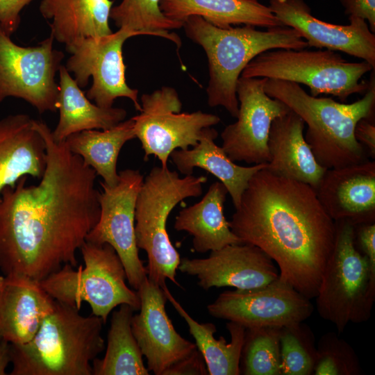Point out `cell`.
Masks as SVG:
<instances>
[{
    "instance_id": "cell-4",
    "label": "cell",
    "mask_w": 375,
    "mask_h": 375,
    "mask_svg": "<svg viewBox=\"0 0 375 375\" xmlns=\"http://www.w3.org/2000/svg\"><path fill=\"white\" fill-rule=\"evenodd\" d=\"M183 28L187 37L200 45L207 56L208 106H222L235 118L239 110L237 83L250 61L267 50L308 47L296 30L286 26L266 31L250 25L221 28L199 16H191L183 22Z\"/></svg>"
},
{
    "instance_id": "cell-35",
    "label": "cell",
    "mask_w": 375,
    "mask_h": 375,
    "mask_svg": "<svg viewBox=\"0 0 375 375\" xmlns=\"http://www.w3.org/2000/svg\"><path fill=\"white\" fill-rule=\"evenodd\" d=\"M33 0H0V26L11 36L19 28L22 10Z\"/></svg>"
},
{
    "instance_id": "cell-23",
    "label": "cell",
    "mask_w": 375,
    "mask_h": 375,
    "mask_svg": "<svg viewBox=\"0 0 375 375\" xmlns=\"http://www.w3.org/2000/svg\"><path fill=\"white\" fill-rule=\"evenodd\" d=\"M217 135L215 128H206L192 149H176L169 157L177 169L185 176L192 174L193 169L199 167L217 178L226 188L236 208L250 178L256 172L266 167L267 163L247 167L235 164L222 147L215 144Z\"/></svg>"
},
{
    "instance_id": "cell-41",
    "label": "cell",
    "mask_w": 375,
    "mask_h": 375,
    "mask_svg": "<svg viewBox=\"0 0 375 375\" xmlns=\"http://www.w3.org/2000/svg\"><path fill=\"white\" fill-rule=\"evenodd\" d=\"M1 337H0V341H1Z\"/></svg>"
},
{
    "instance_id": "cell-21",
    "label": "cell",
    "mask_w": 375,
    "mask_h": 375,
    "mask_svg": "<svg viewBox=\"0 0 375 375\" xmlns=\"http://www.w3.org/2000/svg\"><path fill=\"white\" fill-rule=\"evenodd\" d=\"M304 127L303 119L291 110L274 119L267 140L269 160L266 169L315 190L327 169L319 164L306 142Z\"/></svg>"
},
{
    "instance_id": "cell-38",
    "label": "cell",
    "mask_w": 375,
    "mask_h": 375,
    "mask_svg": "<svg viewBox=\"0 0 375 375\" xmlns=\"http://www.w3.org/2000/svg\"><path fill=\"white\" fill-rule=\"evenodd\" d=\"M355 240L360 251L375 269V223L355 226Z\"/></svg>"
},
{
    "instance_id": "cell-36",
    "label": "cell",
    "mask_w": 375,
    "mask_h": 375,
    "mask_svg": "<svg viewBox=\"0 0 375 375\" xmlns=\"http://www.w3.org/2000/svg\"><path fill=\"white\" fill-rule=\"evenodd\" d=\"M206 375L208 374L205 360L196 349L189 356L168 369L165 375Z\"/></svg>"
},
{
    "instance_id": "cell-20",
    "label": "cell",
    "mask_w": 375,
    "mask_h": 375,
    "mask_svg": "<svg viewBox=\"0 0 375 375\" xmlns=\"http://www.w3.org/2000/svg\"><path fill=\"white\" fill-rule=\"evenodd\" d=\"M55 304L40 281L22 274L0 276L1 338L10 344L27 343Z\"/></svg>"
},
{
    "instance_id": "cell-14",
    "label": "cell",
    "mask_w": 375,
    "mask_h": 375,
    "mask_svg": "<svg viewBox=\"0 0 375 375\" xmlns=\"http://www.w3.org/2000/svg\"><path fill=\"white\" fill-rule=\"evenodd\" d=\"M207 310L213 317L251 328L304 322L314 306L309 298L278 277L262 288L226 290L208 305Z\"/></svg>"
},
{
    "instance_id": "cell-18",
    "label": "cell",
    "mask_w": 375,
    "mask_h": 375,
    "mask_svg": "<svg viewBox=\"0 0 375 375\" xmlns=\"http://www.w3.org/2000/svg\"><path fill=\"white\" fill-rule=\"evenodd\" d=\"M268 6L281 24L296 30L308 47L345 53L375 68V34L364 19L349 16L347 25L326 22L314 17L303 0H269Z\"/></svg>"
},
{
    "instance_id": "cell-6",
    "label": "cell",
    "mask_w": 375,
    "mask_h": 375,
    "mask_svg": "<svg viewBox=\"0 0 375 375\" xmlns=\"http://www.w3.org/2000/svg\"><path fill=\"white\" fill-rule=\"evenodd\" d=\"M206 181L204 176L181 178L162 166L153 167L143 181L135 203L136 244L147 253L148 278L161 288L167 279L181 287L176 278L181 258L169 239L167 218L178 203L199 197Z\"/></svg>"
},
{
    "instance_id": "cell-28",
    "label": "cell",
    "mask_w": 375,
    "mask_h": 375,
    "mask_svg": "<svg viewBox=\"0 0 375 375\" xmlns=\"http://www.w3.org/2000/svg\"><path fill=\"white\" fill-rule=\"evenodd\" d=\"M167 300L188 326L195 340L197 349L201 353L210 375H239L240 360L244 344L245 328L228 322L226 326L231 335L230 342L223 336L214 337L215 325L210 322L199 323L194 319L173 297L167 285L162 287Z\"/></svg>"
},
{
    "instance_id": "cell-30",
    "label": "cell",
    "mask_w": 375,
    "mask_h": 375,
    "mask_svg": "<svg viewBox=\"0 0 375 375\" xmlns=\"http://www.w3.org/2000/svg\"><path fill=\"white\" fill-rule=\"evenodd\" d=\"M119 306L112 313L104 357L92 361V375H149L131 329L135 310L127 304Z\"/></svg>"
},
{
    "instance_id": "cell-40",
    "label": "cell",
    "mask_w": 375,
    "mask_h": 375,
    "mask_svg": "<svg viewBox=\"0 0 375 375\" xmlns=\"http://www.w3.org/2000/svg\"><path fill=\"white\" fill-rule=\"evenodd\" d=\"M10 362V343L1 339L0 341V375L6 374V369Z\"/></svg>"
},
{
    "instance_id": "cell-26",
    "label": "cell",
    "mask_w": 375,
    "mask_h": 375,
    "mask_svg": "<svg viewBox=\"0 0 375 375\" xmlns=\"http://www.w3.org/2000/svg\"><path fill=\"white\" fill-rule=\"evenodd\" d=\"M228 194L220 181L212 183L199 202L182 209L176 217L174 228L192 236L195 251L206 253L227 245L242 243L232 232L224 214Z\"/></svg>"
},
{
    "instance_id": "cell-32",
    "label": "cell",
    "mask_w": 375,
    "mask_h": 375,
    "mask_svg": "<svg viewBox=\"0 0 375 375\" xmlns=\"http://www.w3.org/2000/svg\"><path fill=\"white\" fill-rule=\"evenodd\" d=\"M280 328H245L240 360L244 375H281Z\"/></svg>"
},
{
    "instance_id": "cell-27",
    "label": "cell",
    "mask_w": 375,
    "mask_h": 375,
    "mask_svg": "<svg viewBox=\"0 0 375 375\" xmlns=\"http://www.w3.org/2000/svg\"><path fill=\"white\" fill-rule=\"evenodd\" d=\"M59 72L58 110L60 117L51 135L62 142L70 135L86 130H106L123 122L127 115L121 108H101L92 103L81 90L65 66Z\"/></svg>"
},
{
    "instance_id": "cell-11",
    "label": "cell",
    "mask_w": 375,
    "mask_h": 375,
    "mask_svg": "<svg viewBox=\"0 0 375 375\" xmlns=\"http://www.w3.org/2000/svg\"><path fill=\"white\" fill-rule=\"evenodd\" d=\"M50 35L38 45L15 43L0 26V103L22 99L40 113L56 112L59 84L55 77L65 54L53 48Z\"/></svg>"
},
{
    "instance_id": "cell-37",
    "label": "cell",
    "mask_w": 375,
    "mask_h": 375,
    "mask_svg": "<svg viewBox=\"0 0 375 375\" xmlns=\"http://www.w3.org/2000/svg\"><path fill=\"white\" fill-rule=\"evenodd\" d=\"M344 13L367 22L370 30L375 33V0H340Z\"/></svg>"
},
{
    "instance_id": "cell-5",
    "label": "cell",
    "mask_w": 375,
    "mask_h": 375,
    "mask_svg": "<svg viewBox=\"0 0 375 375\" xmlns=\"http://www.w3.org/2000/svg\"><path fill=\"white\" fill-rule=\"evenodd\" d=\"M103 319L56 301L27 343L10 344V375H92V361L105 349Z\"/></svg>"
},
{
    "instance_id": "cell-7",
    "label": "cell",
    "mask_w": 375,
    "mask_h": 375,
    "mask_svg": "<svg viewBox=\"0 0 375 375\" xmlns=\"http://www.w3.org/2000/svg\"><path fill=\"white\" fill-rule=\"evenodd\" d=\"M335 240L326 261L316 299L320 317L342 333L350 323L371 317L375 300V269L358 249L355 226L335 222Z\"/></svg>"
},
{
    "instance_id": "cell-9",
    "label": "cell",
    "mask_w": 375,
    "mask_h": 375,
    "mask_svg": "<svg viewBox=\"0 0 375 375\" xmlns=\"http://www.w3.org/2000/svg\"><path fill=\"white\" fill-rule=\"evenodd\" d=\"M372 70L374 68L367 62H349L334 51L276 49L255 57L240 76L303 84L313 97L331 94L344 102L353 94L367 92L369 81L362 78Z\"/></svg>"
},
{
    "instance_id": "cell-33",
    "label": "cell",
    "mask_w": 375,
    "mask_h": 375,
    "mask_svg": "<svg viewBox=\"0 0 375 375\" xmlns=\"http://www.w3.org/2000/svg\"><path fill=\"white\" fill-rule=\"evenodd\" d=\"M281 375L313 374L317 357L315 338L303 322L280 328Z\"/></svg>"
},
{
    "instance_id": "cell-22",
    "label": "cell",
    "mask_w": 375,
    "mask_h": 375,
    "mask_svg": "<svg viewBox=\"0 0 375 375\" xmlns=\"http://www.w3.org/2000/svg\"><path fill=\"white\" fill-rule=\"evenodd\" d=\"M26 114L0 119V194L25 176L40 179L47 164L45 142Z\"/></svg>"
},
{
    "instance_id": "cell-29",
    "label": "cell",
    "mask_w": 375,
    "mask_h": 375,
    "mask_svg": "<svg viewBox=\"0 0 375 375\" xmlns=\"http://www.w3.org/2000/svg\"><path fill=\"white\" fill-rule=\"evenodd\" d=\"M135 138L134 121L131 118L109 129L73 133L65 142L72 153L79 156L103 178L104 183L114 186L119 179L117 162L119 152L126 142Z\"/></svg>"
},
{
    "instance_id": "cell-31",
    "label": "cell",
    "mask_w": 375,
    "mask_h": 375,
    "mask_svg": "<svg viewBox=\"0 0 375 375\" xmlns=\"http://www.w3.org/2000/svg\"><path fill=\"white\" fill-rule=\"evenodd\" d=\"M160 0H122L112 6L110 19L119 28H126L140 35L162 37L179 48L180 38L170 30L181 28L183 22L172 20L160 8Z\"/></svg>"
},
{
    "instance_id": "cell-13",
    "label": "cell",
    "mask_w": 375,
    "mask_h": 375,
    "mask_svg": "<svg viewBox=\"0 0 375 375\" xmlns=\"http://www.w3.org/2000/svg\"><path fill=\"white\" fill-rule=\"evenodd\" d=\"M118 175L114 186L100 183V215L85 242L111 245L122 260L128 283L137 291L147 277V268L139 257L135 232V203L144 177L139 170L132 169L122 170Z\"/></svg>"
},
{
    "instance_id": "cell-10",
    "label": "cell",
    "mask_w": 375,
    "mask_h": 375,
    "mask_svg": "<svg viewBox=\"0 0 375 375\" xmlns=\"http://www.w3.org/2000/svg\"><path fill=\"white\" fill-rule=\"evenodd\" d=\"M140 106V113L132 117L135 138L144 152V160L154 156L163 167H167L172 151L196 145L202 131L221 120L216 115L201 110L181 112L178 94L169 86L142 94Z\"/></svg>"
},
{
    "instance_id": "cell-3",
    "label": "cell",
    "mask_w": 375,
    "mask_h": 375,
    "mask_svg": "<svg viewBox=\"0 0 375 375\" xmlns=\"http://www.w3.org/2000/svg\"><path fill=\"white\" fill-rule=\"evenodd\" d=\"M265 92L303 119L308 126L305 140L323 167L338 168L368 160L365 148L356 139L354 131L361 119H372L374 115V72L364 96L351 103L313 97L299 84L278 79L267 78Z\"/></svg>"
},
{
    "instance_id": "cell-15",
    "label": "cell",
    "mask_w": 375,
    "mask_h": 375,
    "mask_svg": "<svg viewBox=\"0 0 375 375\" xmlns=\"http://www.w3.org/2000/svg\"><path fill=\"white\" fill-rule=\"evenodd\" d=\"M267 79L240 76L238 81L237 121L226 126L221 133L222 147L233 162L267 163V140L272 123L290 110L283 102L265 93Z\"/></svg>"
},
{
    "instance_id": "cell-17",
    "label": "cell",
    "mask_w": 375,
    "mask_h": 375,
    "mask_svg": "<svg viewBox=\"0 0 375 375\" xmlns=\"http://www.w3.org/2000/svg\"><path fill=\"white\" fill-rule=\"evenodd\" d=\"M137 291L140 308L132 317V332L147 359L149 371L165 375L197 347L174 328L165 310L167 299L161 287L147 277Z\"/></svg>"
},
{
    "instance_id": "cell-16",
    "label": "cell",
    "mask_w": 375,
    "mask_h": 375,
    "mask_svg": "<svg viewBox=\"0 0 375 375\" xmlns=\"http://www.w3.org/2000/svg\"><path fill=\"white\" fill-rule=\"evenodd\" d=\"M178 269L194 276L203 290L225 286L238 290L264 287L279 277L274 260L258 247L239 243L212 251L205 258H181Z\"/></svg>"
},
{
    "instance_id": "cell-34",
    "label": "cell",
    "mask_w": 375,
    "mask_h": 375,
    "mask_svg": "<svg viewBox=\"0 0 375 375\" xmlns=\"http://www.w3.org/2000/svg\"><path fill=\"white\" fill-rule=\"evenodd\" d=\"M315 375H360L362 369L352 347L333 332L320 338L317 345Z\"/></svg>"
},
{
    "instance_id": "cell-8",
    "label": "cell",
    "mask_w": 375,
    "mask_h": 375,
    "mask_svg": "<svg viewBox=\"0 0 375 375\" xmlns=\"http://www.w3.org/2000/svg\"><path fill=\"white\" fill-rule=\"evenodd\" d=\"M84 261L77 269L66 264L40 281L42 288L56 301L79 310L83 302L92 314L104 324L110 313L121 304L135 311L140 308L138 291L126 284L121 259L109 244L85 242L80 249Z\"/></svg>"
},
{
    "instance_id": "cell-39",
    "label": "cell",
    "mask_w": 375,
    "mask_h": 375,
    "mask_svg": "<svg viewBox=\"0 0 375 375\" xmlns=\"http://www.w3.org/2000/svg\"><path fill=\"white\" fill-rule=\"evenodd\" d=\"M356 139L365 148L370 156L374 159L375 157V125L372 119H361L356 124L354 131Z\"/></svg>"
},
{
    "instance_id": "cell-12",
    "label": "cell",
    "mask_w": 375,
    "mask_h": 375,
    "mask_svg": "<svg viewBox=\"0 0 375 375\" xmlns=\"http://www.w3.org/2000/svg\"><path fill=\"white\" fill-rule=\"evenodd\" d=\"M137 35H140L128 28H119L110 35L83 38L65 47L71 54L67 60L66 69L73 74L74 79L81 88L85 87L92 77V83L86 97L99 107L111 108L116 99L126 97L140 111L138 90L126 83V66L122 56L125 41Z\"/></svg>"
},
{
    "instance_id": "cell-19",
    "label": "cell",
    "mask_w": 375,
    "mask_h": 375,
    "mask_svg": "<svg viewBox=\"0 0 375 375\" xmlns=\"http://www.w3.org/2000/svg\"><path fill=\"white\" fill-rule=\"evenodd\" d=\"M315 192L334 222H375L374 160L327 169Z\"/></svg>"
},
{
    "instance_id": "cell-1",
    "label": "cell",
    "mask_w": 375,
    "mask_h": 375,
    "mask_svg": "<svg viewBox=\"0 0 375 375\" xmlns=\"http://www.w3.org/2000/svg\"><path fill=\"white\" fill-rule=\"evenodd\" d=\"M46 145L47 164L38 185L27 176L0 194V271L38 281L64 265H78L76 253L100 215L96 172L56 142L44 122L33 120Z\"/></svg>"
},
{
    "instance_id": "cell-25",
    "label": "cell",
    "mask_w": 375,
    "mask_h": 375,
    "mask_svg": "<svg viewBox=\"0 0 375 375\" xmlns=\"http://www.w3.org/2000/svg\"><path fill=\"white\" fill-rule=\"evenodd\" d=\"M112 0H41L39 10L49 22L51 35L66 46L86 38L112 33Z\"/></svg>"
},
{
    "instance_id": "cell-24",
    "label": "cell",
    "mask_w": 375,
    "mask_h": 375,
    "mask_svg": "<svg viewBox=\"0 0 375 375\" xmlns=\"http://www.w3.org/2000/svg\"><path fill=\"white\" fill-rule=\"evenodd\" d=\"M160 8L174 21L183 22L191 16H199L221 28L240 25L265 28L283 26L269 7L258 0H160Z\"/></svg>"
},
{
    "instance_id": "cell-2",
    "label": "cell",
    "mask_w": 375,
    "mask_h": 375,
    "mask_svg": "<svg viewBox=\"0 0 375 375\" xmlns=\"http://www.w3.org/2000/svg\"><path fill=\"white\" fill-rule=\"evenodd\" d=\"M228 224L242 243L277 264L282 281L310 299L316 297L335 224L313 188L265 167L249 181Z\"/></svg>"
}]
</instances>
